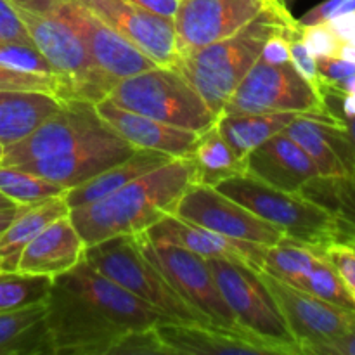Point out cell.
I'll return each instance as SVG.
<instances>
[{
    "instance_id": "obj_14",
    "label": "cell",
    "mask_w": 355,
    "mask_h": 355,
    "mask_svg": "<svg viewBox=\"0 0 355 355\" xmlns=\"http://www.w3.org/2000/svg\"><path fill=\"white\" fill-rule=\"evenodd\" d=\"M121 38L163 68H175L180 59L173 19L158 16L128 0H78Z\"/></svg>"
},
{
    "instance_id": "obj_38",
    "label": "cell",
    "mask_w": 355,
    "mask_h": 355,
    "mask_svg": "<svg viewBox=\"0 0 355 355\" xmlns=\"http://www.w3.org/2000/svg\"><path fill=\"white\" fill-rule=\"evenodd\" d=\"M329 260L355 300V248L349 243L333 241L319 250Z\"/></svg>"
},
{
    "instance_id": "obj_15",
    "label": "cell",
    "mask_w": 355,
    "mask_h": 355,
    "mask_svg": "<svg viewBox=\"0 0 355 355\" xmlns=\"http://www.w3.org/2000/svg\"><path fill=\"white\" fill-rule=\"evenodd\" d=\"M45 16H55L64 21L78 35L97 66L118 82L158 66L78 0H59Z\"/></svg>"
},
{
    "instance_id": "obj_7",
    "label": "cell",
    "mask_w": 355,
    "mask_h": 355,
    "mask_svg": "<svg viewBox=\"0 0 355 355\" xmlns=\"http://www.w3.org/2000/svg\"><path fill=\"white\" fill-rule=\"evenodd\" d=\"M207 262L239 328L283 347L288 355H302L259 270L225 259H207Z\"/></svg>"
},
{
    "instance_id": "obj_31",
    "label": "cell",
    "mask_w": 355,
    "mask_h": 355,
    "mask_svg": "<svg viewBox=\"0 0 355 355\" xmlns=\"http://www.w3.org/2000/svg\"><path fill=\"white\" fill-rule=\"evenodd\" d=\"M295 288L307 291V293L314 295L318 298H322L329 304L347 309V311H355L354 297L347 290L345 283L338 276L335 267L329 263V260L321 252H319L314 266L297 281Z\"/></svg>"
},
{
    "instance_id": "obj_32",
    "label": "cell",
    "mask_w": 355,
    "mask_h": 355,
    "mask_svg": "<svg viewBox=\"0 0 355 355\" xmlns=\"http://www.w3.org/2000/svg\"><path fill=\"white\" fill-rule=\"evenodd\" d=\"M52 277L23 272H0V312L16 311L47 298Z\"/></svg>"
},
{
    "instance_id": "obj_37",
    "label": "cell",
    "mask_w": 355,
    "mask_h": 355,
    "mask_svg": "<svg viewBox=\"0 0 355 355\" xmlns=\"http://www.w3.org/2000/svg\"><path fill=\"white\" fill-rule=\"evenodd\" d=\"M319 78H321V94H340L343 83L355 76V62L345 61L342 58H318L315 59Z\"/></svg>"
},
{
    "instance_id": "obj_17",
    "label": "cell",
    "mask_w": 355,
    "mask_h": 355,
    "mask_svg": "<svg viewBox=\"0 0 355 355\" xmlns=\"http://www.w3.org/2000/svg\"><path fill=\"white\" fill-rule=\"evenodd\" d=\"M155 328L173 355H288L283 347L232 326L163 319Z\"/></svg>"
},
{
    "instance_id": "obj_46",
    "label": "cell",
    "mask_w": 355,
    "mask_h": 355,
    "mask_svg": "<svg viewBox=\"0 0 355 355\" xmlns=\"http://www.w3.org/2000/svg\"><path fill=\"white\" fill-rule=\"evenodd\" d=\"M338 241L355 245V227L354 225L345 224V222L338 220Z\"/></svg>"
},
{
    "instance_id": "obj_18",
    "label": "cell",
    "mask_w": 355,
    "mask_h": 355,
    "mask_svg": "<svg viewBox=\"0 0 355 355\" xmlns=\"http://www.w3.org/2000/svg\"><path fill=\"white\" fill-rule=\"evenodd\" d=\"M135 151L137 148L128 144L110 127L107 130L80 142L71 151L26 163L21 165V168L59 184L68 191L92 179L110 166L123 162Z\"/></svg>"
},
{
    "instance_id": "obj_16",
    "label": "cell",
    "mask_w": 355,
    "mask_h": 355,
    "mask_svg": "<svg viewBox=\"0 0 355 355\" xmlns=\"http://www.w3.org/2000/svg\"><path fill=\"white\" fill-rule=\"evenodd\" d=\"M279 0H182L173 17L180 55L232 37Z\"/></svg>"
},
{
    "instance_id": "obj_21",
    "label": "cell",
    "mask_w": 355,
    "mask_h": 355,
    "mask_svg": "<svg viewBox=\"0 0 355 355\" xmlns=\"http://www.w3.org/2000/svg\"><path fill=\"white\" fill-rule=\"evenodd\" d=\"M96 107L101 118L121 139L137 149H153V151H162L173 158H186L198 139L196 132L184 130V128L163 123L155 118L125 110L107 97L99 101Z\"/></svg>"
},
{
    "instance_id": "obj_45",
    "label": "cell",
    "mask_w": 355,
    "mask_h": 355,
    "mask_svg": "<svg viewBox=\"0 0 355 355\" xmlns=\"http://www.w3.org/2000/svg\"><path fill=\"white\" fill-rule=\"evenodd\" d=\"M128 2L135 3L139 7H144V9L151 10V12L158 14V16L173 19L182 0H128Z\"/></svg>"
},
{
    "instance_id": "obj_22",
    "label": "cell",
    "mask_w": 355,
    "mask_h": 355,
    "mask_svg": "<svg viewBox=\"0 0 355 355\" xmlns=\"http://www.w3.org/2000/svg\"><path fill=\"white\" fill-rule=\"evenodd\" d=\"M85 243L69 215L55 218L21 253L17 272L55 277L83 259Z\"/></svg>"
},
{
    "instance_id": "obj_29",
    "label": "cell",
    "mask_w": 355,
    "mask_h": 355,
    "mask_svg": "<svg viewBox=\"0 0 355 355\" xmlns=\"http://www.w3.org/2000/svg\"><path fill=\"white\" fill-rule=\"evenodd\" d=\"M298 194L331 211L338 220L355 227V175L314 177Z\"/></svg>"
},
{
    "instance_id": "obj_19",
    "label": "cell",
    "mask_w": 355,
    "mask_h": 355,
    "mask_svg": "<svg viewBox=\"0 0 355 355\" xmlns=\"http://www.w3.org/2000/svg\"><path fill=\"white\" fill-rule=\"evenodd\" d=\"M142 232L149 241L158 243V245L180 246L205 259H225L257 270H262L263 267L267 246L225 238L217 232L182 220L177 215H163L158 222L149 225Z\"/></svg>"
},
{
    "instance_id": "obj_47",
    "label": "cell",
    "mask_w": 355,
    "mask_h": 355,
    "mask_svg": "<svg viewBox=\"0 0 355 355\" xmlns=\"http://www.w3.org/2000/svg\"><path fill=\"white\" fill-rule=\"evenodd\" d=\"M336 118H338L340 125H342L343 130H345V134H347V137H349L350 146H352L354 155H355V116H352V118L336 116Z\"/></svg>"
},
{
    "instance_id": "obj_6",
    "label": "cell",
    "mask_w": 355,
    "mask_h": 355,
    "mask_svg": "<svg viewBox=\"0 0 355 355\" xmlns=\"http://www.w3.org/2000/svg\"><path fill=\"white\" fill-rule=\"evenodd\" d=\"M83 259L103 276L110 277L172 321L210 322L186 304L162 272L146 259L134 234H118L85 246Z\"/></svg>"
},
{
    "instance_id": "obj_5",
    "label": "cell",
    "mask_w": 355,
    "mask_h": 355,
    "mask_svg": "<svg viewBox=\"0 0 355 355\" xmlns=\"http://www.w3.org/2000/svg\"><path fill=\"white\" fill-rule=\"evenodd\" d=\"M107 99L125 110L196 134L217 121L196 89L175 68L155 66L120 80Z\"/></svg>"
},
{
    "instance_id": "obj_24",
    "label": "cell",
    "mask_w": 355,
    "mask_h": 355,
    "mask_svg": "<svg viewBox=\"0 0 355 355\" xmlns=\"http://www.w3.org/2000/svg\"><path fill=\"white\" fill-rule=\"evenodd\" d=\"M64 215H69L64 194L21 207L14 220L0 234V272H16L23 250L51 222Z\"/></svg>"
},
{
    "instance_id": "obj_34",
    "label": "cell",
    "mask_w": 355,
    "mask_h": 355,
    "mask_svg": "<svg viewBox=\"0 0 355 355\" xmlns=\"http://www.w3.org/2000/svg\"><path fill=\"white\" fill-rule=\"evenodd\" d=\"M0 66L16 69V71L62 76L52 68L51 62L44 58V54L35 45L21 44V42L0 40Z\"/></svg>"
},
{
    "instance_id": "obj_2",
    "label": "cell",
    "mask_w": 355,
    "mask_h": 355,
    "mask_svg": "<svg viewBox=\"0 0 355 355\" xmlns=\"http://www.w3.org/2000/svg\"><path fill=\"white\" fill-rule=\"evenodd\" d=\"M193 173L189 158H173L96 203L73 208L69 218L85 246L146 231L163 215L172 214L177 200L194 182Z\"/></svg>"
},
{
    "instance_id": "obj_20",
    "label": "cell",
    "mask_w": 355,
    "mask_h": 355,
    "mask_svg": "<svg viewBox=\"0 0 355 355\" xmlns=\"http://www.w3.org/2000/svg\"><path fill=\"white\" fill-rule=\"evenodd\" d=\"M245 173L286 193H298L319 175L311 156L286 134L272 135L245 159Z\"/></svg>"
},
{
    "instance_id": "obj_50",
    "label": "cell",
    "mask_w": 355,
    "mask_h": 355,
    "mask_svg": "<svg viewBox=\"0 0 355 355\" xmlns=\"http://www.w3.org/2000/svg\"><path fill=\"white\" fill-rule=\"evenodd\" d=\"M14 207H19V205H16L12 200H9L6 194L0 193V210H6V208H14Z\"/></svg>"
},
{
    "instance_id": "obj_40",
    "label": "cell",
    "mask_w": 355,
    "mask_h": 355,
    "mask_svg": "<svg viewBox=\"0 0 355 355\" xmlns=\"http://www.w3.org/2000/svg\"><path fill=\"white\" fill-rule=\"evenodd\" d=\"M350 12H355V0H326V2L319 3L314 9L309 10L307 14H304L298 19V24H302V26L322 24Z\"/></svg>"
},
{
    "instance_id": "obj_36",
    "label": "cell",
    "mask_w": 355,
    "mask_h": 355,
    "mask_svg": "<svg viewBox=\"0 0 355 355\" xmlns=\"http://www.w3.org/2000/svg\"><path fill=\"white\" fill-rule=\"evenodd\" d=\"M300 40L315 59L336 58L340 44H342V40L333 33V30L326 23L311 24V26L300 24Z\"/></svg>"
},
{
    "instance_id": "obj_26",
    "label": "cell",
    "mask_w": 355,
    "mask_h": 355,
    "mask_svg": "<svg viewBox=\"0 0 355 355\" xmlns=\"http://www.w3.org/2000/svg\"><path fill=\"white\" fill-rule=\"evenodd\" d=\"M47 304L0 312V355L52 354L45 328Z\"/></svg>"
},
{
    "instance_id": "obj_48",
    "label": "cell",
    "mask_w": 355,
    "mask_h": 355,
    "mask_svg": "<svg viewBox=\"0 0 355 355\" xmlns=\"http://www.w3.org/2000/svg\"><path fill=\"white\" fill-rule=\"evenodd\" d=\"M21 207H14V208H6V210H0V234L7 229V225L14 220V217L17 215Z\"/></svg>"
},
{
    "instance_id": "obj_41",
    "label": "cell",
    "mask_w": 355,
    "mask_h": 355,
    "mask_svg": "<svg viewBox=\"0 0 355 355\" xmlns=\"http://www.w3.org/2000/svg\"><path fill=\"white\" fill-rule=\"evenodd\" d=\"M290 58H291V64L295 66L298 73L321 94V78H319L318 73V66H315V58L307 51L304 44H302L300 37L298 38H291L290 40ZM322 96V94H321Z\"/></svg>"
},
{
    "instance_id": "obj_1",
    "label": "cell",
    "mask_w": 355,
    "mask_h": 355,
    "mask_svg": "<svg viewBox=\"0 0 355 355\" xmlns=\"http://www.w3.org/2000/svg\"><path fill=\"white\" fill-rule=\"evenodd\" d=\"M45 304L52 355H104L123 333L168 319L103 276L85 259L68 272L52 277Z\"/></svg>"
},
{
    "instance_id": "obj_10",
    "label": "cell",
    "mask_w": 355,
    "mask_h": 355,
    "mask_svg": "<svg viewBox=\"0 0 355 355\" xmlns=\"http://www.w3.org/2000/svg\"><path fill=\"white\" fill-rule=\"evenodd\" d=\"M134 239L146 259L198 314L214 324L239 328L231 309L218 291L205 257L175 245H158L149 241L142 231L135 232Z\"/></svg>"
},
{
    "instance_id": "obj_43",
    "label": "cell",
    "mask_w": 355,
    "mask_h": 355,
    "mask_svg": "<svg viewBox=\"0 0 355 355\" xmlns=\"http://www.w3.org/2000/svg\"><path fill=\"white\" fill-rule=\"evenodd\" d=\"M290 40L291 37L286 33H277L267 38V42L263 44L262 54H260V61L269 62V64L290 62Z\"/></svg>"
},
{
    "instance_id": "obj_44",
    "label": "cell",
    "mask_w": 355,
    "mask_h": 355,
    "mask_svg": "<svg viewBox=\"0 0 355 355\" xmlns=\"http://www.w3.org/2000/svg\"><path fill=\"white\" fill-rule=\"evenodd\" d=\"M326 24L331 28L333 33H335L340 40L355 44V12L335 17V19L328 21Z\"/></svg>"
},
{
    "instance_id": "obj_12",
    "label": "cell",
    "mask_w": 355,
    "mask_h": 355,
    "mask_svg": "<svg viewBox=\"0 0 355 355\" xmlns=\"http://www.w3.org/2000/svg\"><path fill=\"white\" fill-rule=\"evenodd\" d=\"M107 128L110 125L97 113L96 104L82 99L61 101L59 110L28 137L7 146L0 165L21 166L37 159L59 156Z\"/></svg>"
},
{
    "instance_id": "obj_23",
    "label": "cell",
    "mask_w": 355,
    "mask_h": 355,
    "mask_svg": "<svg viewBox=\"0 0 355 355\" xmlns=\"http://www.w3.org/2000/svg\"><path fill=\"white\" fill-rule=\"evenodd\" d=\"M170 159H173V156L165 155V153L162 151L137 149L134 155L128 156L123 162L110 166V168L97 173L92 179L85 180V182L78 184V186L66 191V203H68L69 210L83 207V205L96 203V201L113 194L114 191H118L120 187L130 184L132 180L139 179V177L146 175V173L158 168V166L165 165Z\"/></svg>"
},
{
    "instance_id": "obj_27",
    "label": "cell",
    "mask_w": 355,
    "mask_h": 355,
    "mask_svg": "<svg viewBox=\"0 0 355 355\" xmlns=\"http://www.w3.org/2000/svg\"><path fill=\"white\" fill-rule=\"evenodd\" d=\"M300 113H245L222 114L217 127L239 159H245L257 146L279 134Z\"/></svg>"
},
{
    "instance_id": "obj_3",
    "label": "cell",
    "mask_w": 355,
    "mask_h": 355,
    "mask_svg": "<svg viewBox=\"0 0 355 355\" xmlns=\"http://www.w3.org/2000/svg\"><path fill=\"white\" fill-rule=\"evenodd\" d=\"M277 33L300 37V24L291 17L283 0L267 7L232 37L182 54L175 69L186 76L218 118L236 87L260 59L267 38Z\"/></svg>"
},
{
    "instance_id": "obj_30",
    "label": "cell",
    "mask_w": 355,
    "mask_h": 355,
    "mask_svg": "<svg viewBox=\"0 0 355 355\" xmlns=\"http://www.w3.org/2000/svg\"><path fill=\"white\" fill-rule=\"evenodd\" d=\"M0 193L19 207H28L49 198L62 196L66 189L21 166L0 165Z\"/></svg>"
},
{
    "instance_id": "obj_42",
    "label": "cell",
    "mask_w": 355,
    "mask_h": 355,
    "mask_svg": "<svg viewBox=\"0 0 355 355\" xmlns=\"http://www.w3.org/2000/svg\"><path fill=\"white\" fill-rule=\"evenodd\" d=\"M304 355H355V324L329 342L309 347Z\"/></svg>"
},
{
    "instance_id": "obj_9",
    "label": "cell",
    "mask_w": 355,
    "mask_h": 355,
    "mask_svg": "<svg viewBox=\"0 0 355 355\" xmlns=\"http://www.w3.org/2000/svg\"><path fill=\"white\" fill-rule=\"evenodd\" d=\"M300 113L331 116L321 94L290 62L269 64L257 61L232 96L222 114Z\"/></svg>"
},
{
    "instance_id": "obj_52",
    "label": "cell",
    "mask_w": 355,
    "mask_h": 355,
    "mask_svg": "<svg viewBox=\"0 0 355 355\" xmlns=\"http://www.w3.org/2000/svg\"><path fill=\"white\" fill-rule=\"evenodd\" d=\"M3 151H6V148H3V144L0 142V163H2V158H3Z\"/></svg>"
},
{
    "instance_id": "obj_39",
    "label": "cell",
    "mask_w": 355,
    "mask_h": 355,
    "mask_svg": "<svg viewBox=\"0 0 355 355\" xmlns=\"http://www.w3.org/2000/svg\"><path fill=\"white\" fill-rule=\"evenodd\" d=\"M0 40L33 45L16 6L10 0H0Z\"/></svg>"
},
{
    "instance_id": "obj_4",
    "label": "cell",
    "mask_w": 355,
    "mask_h": 355,
    "mask_svg": "<svg viewBox=\"0 0 355 355\" xmlns=\"http://www.w3.org/2000/svg\"><path fill=\"white\" fill-rule=\"evenodd\" d=\"M215 189L276 225L293 241L315 250L338 241V218L302 194L276 189L248 173L229 177Z\"/></svg>"
},
{
    "instance_id": "obj_25",
    "label": "cell",
    "mask_w": 355,
    "mask_h": 355,
    "mask_svg": "<svg viewBox=\"0 0 355 355\" xmlns=\"http://www.w3.org/2000/svg\"><path fill=\"white\" fill-rule=\"evenodd\" d=\"M59 106L61 99L47 92H0V142L3 148L28 137Z\"/></svg>"
},
{
    "instance_id": "obj_35",
    "label": "cell",
    "mask_w": 355,
    "mask_h": 355,
    "mask_svg": "<svg viewBox=\"0 0 355 355\" xmlns=\"http://www.w3.org/2000/svg\"><path fill=\"white\" fill-rule=\"evenodd\" d=\"M104 355H173L172 350L159 338L155 326L130 329L118 336L106 349Z\"/></svg>"
},
{
    "instance_id": "obj_11",
    "label": "cell",
    "mask_w": 355,
    "mask_h": 355,
    "mask_svg": "<svg viewBox=\"0 0 355 355\" xmlns=\"http://www.w3.org/2000/svg\"><path fill=\"white\" fill-rule=\"evenodd\" d=\"M172 215L194 225L214 231L236 241L272 246L284 238L276 225L269 224L243 205L222 194L214 186L191 184L172 208Z\"/></svg>"
},
{
    "instance_id": "obj_8",
    "label": "cell",
    "mask_w": 355,
    "mask_h": 355,
    "mask_svg": "<svg viewBox=\"0 0 355 355\" xmlns=\"http://www.w3.org/2000/svg\"><path fill=\"white\" fill-rule=\"evenodd\" d=\"M35 47L52 68L68 80L73 99L97 104L106 99L118 80L97 66L78 35L59 17L35 14L16 7Z\"/></svg>"
},
{
    "instance_id": "obj_28",
    "label": "cell",
    "mask_w": 355,
    "mask_h": 355,
    "mask_svg": "<svg viewBox=\"0 0 355 355\" xmlns=\"http://www.w3.org/2000/svg\"><path fill=\"white\" fill-rule=\"evenodd\" d=\"M194 168V182L205 186H217L229 177L245 173V163L232 153L225 139L218 132L217 121L198 134L189 155Z\"/></svg>"
},
{
    "instance_id": "obj_49",
    "label": "cell",
    "mask_w": 355,
    "mask_h": 355,
    "mask_svg": "<svg viewBox=\"0 0 355 355\" xmlns=\"http://www.w3.org/2000/svg\"><path fill=\"white\" fill-rule=\"evenodd\" d=\"M336 58H342L345 61L355 62V44H350V42H342L338 49V55Z\"/></svg>"
},
{
    "instance_id": "obj_53",
    "label": "cell",
    "mask_w": 355,
    "mask_h": 355,
    "mask_svg": "<svg viewBox=\"0 0 355 355\" xmlns=\"http://www.w3.org/2000/svg\"><path fill=\"white\" fill-rule=\"evenodd\" d=\"M350 246H354V248H355V245H350Z\"/></svg>"
},
{
    "instance_id": "obj_33",
    "label": "cell",
    "mask_w": 355,
    "mask_h": 355,
    "mask_svg": "<svg viewBox=\"0 0 355 355\" xmlns=\"http://www.w3.org/2000/svg\"><path fill=\"white\" fill-rule=\"evenodd\" d=\"M0 92H47L61 101L73 99L71 87L62 76L16 71L0 66Z\"/></svg>"
},
{
    "instance_id": "obj_51",
    "label": "cell",
    "mask_w": 355,
    "mask_h": 355,
    "mask_svg": "<svg viewBox=\"0 0 355 355\" xmlns=\"http://www.w3.org/2000/svg\"><path fill=\"white\" fill-rule=\"evenodd\" d=\"M347 92L355 94V76H352L350 80H347V82L342 85V89H340V94H347Z\"/></svg>"
},
{
    "instance_id": "obj_13",
    "label": "cell",
    "mask_w": 355,
    "mask_h": 355,
    "mask_svg": "<svg viewBox=\"0 0 355 355\" xmlns=\"http://www.w3.org/2000/svg\"><path fill=\"white\" fill-rule=\"evenodd\" d=\"M263 283L272 293L291 336L297 342L300 354L305 349L329 342L343 335L355 324V311L338 307L335 304L302 291L270 274L259 270Z\"/></svg>"
}]
</instances>
